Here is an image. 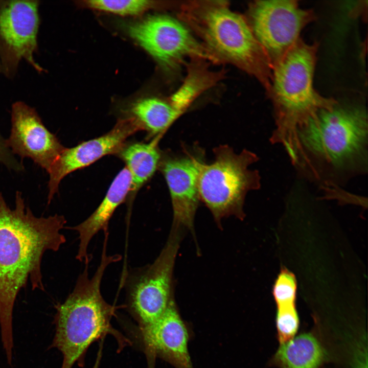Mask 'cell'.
<instances>
[{"label": "cell", "mask_w": 368, "mask_h": 368, "mask_svg": "<svg viewBox=\"0 0 368 368\" xmlns=\"http://www.w3.org/2000/svg\"><path fill=\"white\" fill-rule=\"evenodd\" d=\"M65 217H37L17 191L11 208L0 192V327L5 351L13 348V312L20 290H44L41 262L47 251H57L66 242L61 230Z\"/></svg>", "instance_id": "6da1fadb"}, {"label": "cell", "mask_w": 368, "mask_h": 368, "mask_svg": "<svg viewBox=\"0 0 368 368\" xmlns=\"http://www.w3.org/2000/svg\"><path fill=\"white\" fill-rule=\"evenodd\" d=\"M294 167L305 181L341 187L368 170L366 107L337 103L319 111L297 133Z\"/></svg>", "instance_id": "7a4b0ae2"}, {"label": "cell", "mask_w": 368, "mask_h": 368, "mask_svg": "<svg viewBox=\"0 0 368 368\" xmlns=\"http://www.w3.org/2000/svg\"><path fill=\"white\" fill-rule=\"evenodd\" d=\"M318 44L301 38L273 65L269 91L274 128L270 142L285 150L294 166L297 158V133L323 109L337 103L319 94L313 85Z\"/></svg>", "instance_id": "3957f363"}, {"label": "cell", "mask_w": 368, "mask_h": 368, "mask_svg": "<svg viewBox=\"0 0 368 368\" xmlns=\"http://www.w3.org/2000/svg\"><path fill=\"white\" fill-rule=\"evenodd\" d=\"M178 16L200 38L216 63L232 64L255 78L268 93L273 65L245 17L224 1L181 3Z\"/></svg>", "instance_id": "277c9868"}, {"label": "cell", "mask_w": 368, "mask_h": 368, "mask_svg": "<svg viewBox=\"0 0 368 368\" xmlns=\"http://www.w3.org/2000/svg\"><path fill=\"white\" fill-rule=\"evenodd\" d=\"M107 239L104 238L100 263L94 275L89 277L90 259L87 260L73 291L64 302L55 306V333L50 348L62 353L61 368H72L82 359L91 344L108 333L122 340L111 325L117 307L108 304L101 292L106 268L122 258L118 254H107Z\"/></svg>", "instance_id": "5b68a950"}, {"label": "cell", "mask_w": 368, "mask_h": 368, "mask_svg": "<svg viewBox=\"0 0 368 368\" xmlns=\"http://www.w3.org/2000/svg\"><path fill=\"white\" fill-rule=\"evenodd\" d=\"M215 160L204 163L198 178L201 199L219 222L225 217H244L243 211L247 192L260 189L261 177L257 170L249 169L259 158L246 149L236 154L227 145L214 149Z\"/></svg>", "instance_id": "8992f818"}, {"label": "cell", "mask_w": 368, "mask_h": 368, "mask_svg": "<svg viewBox=\"0 0 368 368\" xmlns=\"http://www.w3.org/2000/svg\"><path fill=\"white\" fill-rule=\"evenodd\" d=\"M182 228L172 224L166 244L152 263L123 271L121 284L126 292L127 307L141 328L156 322L173 296V271Z\"/></svg>", "instance_id": "52a82bcc"}, {"label": "cell", "mask_w": 368, "mask_h": 368, "mask_svg": "<svg viewBox=\"0 0 368 368\" xmlns=\"http://www.w3.org/2000/svg\"><path fill=\"white\" fill-rule=\"evenodd\" d=\"M315 17L312 10L302 8L297 1L272 0L250 3L246 19L273 67Z\"/></svg>", "instance_id": "ba28073f"}, {"label": "cell", "mask_w": 368, "mask_h": 368, "mask_svg": "<svg viewBox=\"0 0 368 368\" xmlns=\"http://www.w3.org/2000/svg\"><path fill=\"white\" fill-rule=\"evenodd\" d=\"M128 34L163 68H176L184 58H200L216 63L188 28L171 17L156 15L127 26Z\"/></svg>", "instance_id": "9c48e42d"}, {"label": "cell", "mask_w": 368, "mask_h": 368, "mask_svg": "<svg viewBox=\"0 0 368 368\" xmlns=\"http://www.w3.org/2000/svg\"><path fill=\"white\" fill-rule=\"evenodd\" d=\"M38 5L35 1L0 3V57L7 75L12 74L21 60L39 73L44 71L34 59L39 25Z\"/></svg>", "instance_id": "30bf717a"}, {"label": "cell", "mask_w": 368, "mask_h": 368, "mask_svg": "<svg viewBox=\"0 0 368 368\" xmlns=\"http://www.w3.org/2000/svg\"><path fill=\"white\" fill-rule=\"evenodd\" d=\"M11 130L6 139L15 155L28 158L47 172L64 147L44 125L36 110L21 101L13 104Z\"/></svg>", "instance_id": "8fae6325"}, {"label": "cell", "mask_w": 368, "mask_h": 368, "mask_svg": "<svg viewBox=\"0 0 368 368\" xmlns=\"http://www.w3.org/2000/svg\"><path fill=\"white\" fill-rule=\"evenodd\" d=\"M142 129L130 118H120L109 132L101 136L65 148L49 171L48 204L58 193L62 180L71 173L87 167L108 154H117L126 139Z\"/></svg>", "instance_id": "7c38bea8"}, {"label": "cell", "mask_w": 368, "mask_h": 368, "mask_svg": "<svg viewBox=\"0 0 368 368\" xmlns=\"http://www.w3.org/2000/svg\"><path fill=\"white\" fill-rule=\"evenodd\" d=\"M204 161L200 154L187 153L173 155L162 152L158 169L168 187L173 212L174 224L193 230L200 199L198 178Z\"/></svg>", "instance_id": "4fadbf2b"}, {"label": "cell", "mask_w": 368, "mask_h": 368, "mask_svg": "<svg viewBox=\"0 0 368 368\" xmlns=\"http://www.w3.org/2000/svg\"><path fill=\"white\" fill-rule=\"evenodd\" d=\"M141 329L144 343L152 354L175 368H193L188 350V330L173 296L162 317Z\"/></svg>", "instance_id": "5bb4252c"}, {"label": "cell", "mask_w": 368, "mask_h": 368, "mask_svg": "<svg viewBox=\"0 0 368 368\" xmlns=\"http://www.w3.org/2000/svg\"><path fill=\"white\" fill-rule=\"evenodd\" d=\"M131 182L129 171L125 167L117 174L97 209L85 220L68 227L78 234L79 240L76 259L85 262L90 259L87 249L93 238L100 231L107 229L109 221L116 209L126 201Z\"/></svg>", "instance_id": "9a60e30c"}, {"label": "cell", "mask_w": 368, "mask_h": 368, "mask_svg": "<svg viewBox=\"0 0 368 368\" xmlns=\"http://www.w3.org/2000/svg\"><path fill=\"white\" fill-rule=\"evenodd\" d=\"M161 136L154 137L149 143H125L116 154L125 162L131 177L130 190L126 199L129 215L137 193L158 169L162 155L158 143Z\"/></svg>", "instance_id": "2e32d148"}, {"label": "cell", "mask_w": 368, "mask_h": 368, "mask_svg": "<svg viewBox=\"0 0 368 368\" xmlns=\"http://www.w3.org/2000/svg\"><path fill=\"white\" fill-rule=\"evenodd\" d=\"M124 117L133 119L148 137L162 135L180 116L167 100L150 97L139 99L131 103Z\"/></svg>", "instance_id": "e0dca14e"}, {"label": "cell", "mask_w": 368, "mask_h": 368, "mask_svg": "<svg viewBox=\"0 0 368 368\" xmlns=\"http://www.w3.org/2000/svg\"><path fill=\"white\" fill-rule=\"evenodd\" d=\"M323 356L318 340L306 333L282 343L274 359L282 368H318Z\"/></svg>", "instance_id": "ac0fdd59"}, {"label": "cell", "mask_w": 368, "mask_h": 368, "mask_svg": "<svg viewBox=\"0 0 368 368\" xmlns=\"http://www.w3.org/2000/svg\"><path fill=\"white\" fill-rule=\"evenodd\" d=\"M83 4L89 8L122 16L139 15L152 9L177 8L179 5L177 2L148 0H91L85 1Z\"/></svg>", "instance_id": "d6986e66"}, {"label": "cell", "mask_w": 368, "mask_h": 368, "mask_svg": "<svg viewBox=\"0 0 368 368\" xmlns=\"http://www.w3.org/2000/svg\"><path fill=\"white\" fill-rule=\"evenodd\" d=\"M297 284L294 275L282 269L273 287V295L278 307L294 305Z\"/></svg>", "instance_id": "ffe728a7"}, {"label": "cell", "mask_w": 368, "mask_h": 368, "mask_svg": "<svg viewBox=\"0 0 368 368\" xmlns=\"http://www.w3.org/2000/svg\"><path fill=\"white\" fill-rule=\"evenodd\" d=\"M298 324L295 305L278 307L276 324L279 338L282 343L292 338L297 330Z\"/></svg>", "instance_id": "44dd1931"}, {"label": "cell", "mask_w": 368, "mask_h": 368, "mask_svg": "<svg viewBox=\"0 0 368 368\" xmlns=\"http://www.w3.org/2000/svg\"><path fill=\"white\" fill-rule=\"evenodd\" d=\"M0 164L10 171L20 172L24 170L23 163L18 160L9 149L6 141L0 133Z\"/></svg>", "instance_id": "7402d4cb"}]
</instances>
